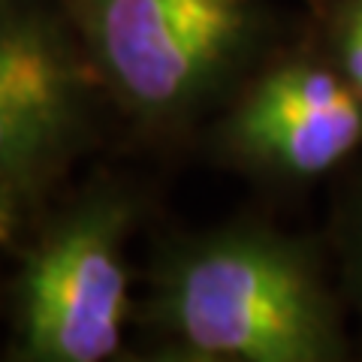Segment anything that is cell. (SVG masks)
<instances>
[{
    "label": "cell",
    "mask_w": 362,
    "mask_h": 362,
    "mask_svg": "<svg viewBox=\"0 0 362 362\" xmlns=\"http://www.w3.org/2000/svg\"><path fill=\"white\" fill-rule=\"evenodd\" d=\"M151 320L178 356L202 362H332L347 350L317 257L254 223L173 247Z\"/></svg>",
    "instance_id": "cell-1"
},
{
    "label": "cell",
    "mask_w": 362,
    "mask_h": 362,
    "mask_svg": "<svg viewBox=\"0 0 362 362\" xmlns=\"http://www.w3.org/2000/svg\"><path fill=\"white\" fill-rule=\"evenodd\" d=\"M97 82L145 124H175L257 49V0H64Z\"/></svg>",
    "instance_id": "cell-2"
},
{
    "label": "cell",
    "mask_w": 362,
    "mask_h": 362,
    "mask_svg": "<svg viewBox=\"0 0 362 362\" xmlns=\"http://www.w3.org/2000/svg\"><path fill=\"white\" fill-rule=\"evenodd\" d=\"M133 199L97 187L64 211L16 275L13 354L28 362H100L127 323Z\"/></svg>",
    "instance_id": "cell-3"
},
{
    "label": "cell",
    "mask_w": 362,
    "mask_h": 362,
    "mask_svg": "<svg viewBox=\"0 0 362 362\" xmlns=\"http://www.w3.org/2000/svg\"><path fill=\"white\" fill-rule=\"evenodd\" d=\"M97 78L70 18L40 0H0V194L18 202L76 145Z\"/></svg>",
    "instance_id": "cell-4"
},
{
    "label": "cell",
    "mask_w": 362,
    "mask_h": 362,
    "mask_svg": "<svg viewBox=\"0 0 362 362\" xmlns=\"http://www.w3.org/2000/svg\"><path fill=\"white\" fill-rule=\"evenodd\" d=\"M226 142L263 173L320 178L362 148V100L329 61L281 64L242 97Z\"/></svg>",
    "instance_id": "cell-5"
},
{
    "label": "cell",
    "mask_w": 362,
    "mask_h": 362,
    "mask_svg": "<svg viewBox=\"0 0 362 362\" xmlns=\"http://www.w3.org/2000/svg\"><path fill=\"white\" fill-rule=\"evenodd\" d=\"M329 64L362 100V0H332L326 13Z\"/></svg>",
    "instance_id": "cell-6"
},
{
    "label": "cell",
    "mask_w": 362,
    "mask_h": 362,
    "mask_svg": "<svg viewBox=\"0 0 362 362\" xmlns=\"http://www.w3.org/2000/svg\"><path fill=\"white\" fill-rule=\"evenodd\" d=\"M344 263H347V281L354 287L356 305L362 311V187L356 190L354 202H350L344 223Z\"/></svg>",
    "instance_id": "cell-7"
},
{
    "label": "cell",
    "mask_w": 362,
    "mask_h": 362,
    "mask_svg": "<svg viewBox=\"0 0 362 362\" xmlns=\"http://www.w3.org/2000/svg\"><path fill=\"white\" fill-rule=\"evenodd\" d=\"M16 230V202L0 194V245H4Z\"/></svg>",
    "instance_id": "cell-8"
}]
</instances>
